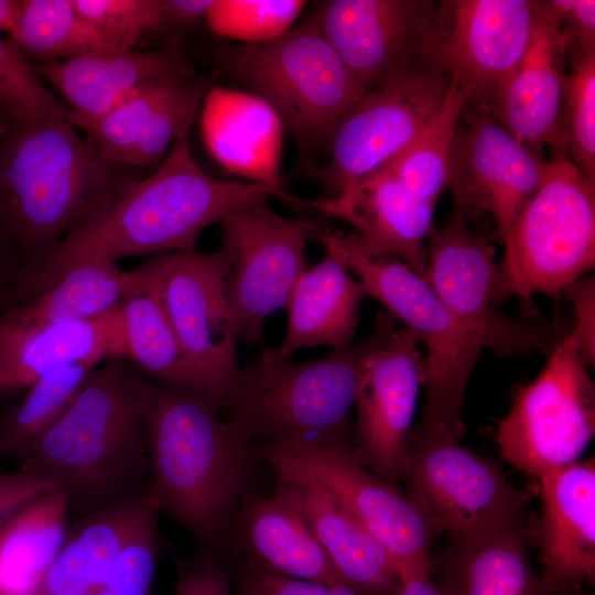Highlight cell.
I'll list each match as a JSON object with an SVG mask.
<instances>
[{
	"mask_svg": "<svg viewBox=\"0 0 595 595\" xmlns=\"http://www.w3.org/2000/svg\"><path fill=\"white\" fill-rule=\"evenodd\" d=\"M499 263L504 300L558 295L595 264V183L552 152L547 175L511 223Z\"/></svg>",
	"mask_w": 595,
	"mask_h": 595,
	"instance_id": "8",
	"label": "cell"
},
{
	"mask_svg": "<svg viewBox=\"0 0 595 595\" xmlns=\"http://www.w3.org/2000/svg\"><path fill=\"white\" fill-rule=\"evenodd\" d=\"M256 457L280 476L313 480L342 505L388 552L400 578L432 571L439 531L415 505L357 457L350 443H264Z\"/></svg>",
	"mask_w": 595,
	"mask_h": 595,
	"instance_id": "9",
	"label": "cell"
},
{
	"mask_svg": "<svg viewBox=\"0 0 595 595\" xmlns=\"http://www.w3.org/2000/svg\"><path fill=\"white\" fill-rule=\"evenodd\" d=\"M71 497L36 499L0 530V595H35L71 530Z\"/></svg>",
	"mask_w": 595,
	"mask_h": 595,
	"instance_id": "33",
	"label": "cell"
},
{
	"mask_svg": "<svg viewBox=\"0 0 595 595\" xmlns=\"http://www.w3.org/2000/svg\"><path fill=\"white\" fill-rule=\"evenodd\" d=\"M282 187L215 178L194 160L190 131L173 143L154 171L84 221L41 258L23 267L14 293L32 294L65 268L87 258H121L195 250L199 235L236 208Z\"/></svg>",
	"mask_w": 595,
	"mask_h": 595,
	"instance_id": "1",
	"label": "cell"
},
{
	"mask_svg": "<svg viewBox=\"0 0 595 595\" xmlns=\"http://www.w3.org/2000/svg\"><path fill=\"white\" fill-rule=\"evenodd\" d=\"M470 93L450 83L439 113L389 166L420 198L436 204L448 186L452 147L459 117Z\"/></svg>",
	"mask_w": 595,
	"mask_h": 595,
	"instance_id": "36",
	"label": "cell"
},
{
	"mask_svg": "<svg viewBox=\"0 0 595 595\" xmlns=\"http://www.w3.org/2000/svg\"><path fill=\"white\" fill-rule=\"evenodd\" d=\"M325 256L299 279L286 305L288 328L281 344L264 355L285 359L295 351L327 345L344 349L351 345L361 302L368 291L344 258L325 245Z\"/></svg>",
	"mask_w": 595,
	"mask_h": 595,
	"instance_id": "29",
	"label": "cell"
},
{
	"mask_svg": "<svg viewBox=\"0 0 595 595\" xmlns=\"http://www.w3.org/2000/svg\"><path fill=\"white\" fill-rule=\"evenodd\" d=\"M253 457L206 394L152 380L148 488L205 551L217 552L231 532Z\"/></svg>",
	"mask_w": 595,
	"mask_h": 595,
	"instance_id": "3",
	"label": "cell"
},
{
	"mask_svg": "<svg viewBox=\"0 0 595 595\" xmlns=\"http://www.w3.org/2000/svg\"><path fill=\"white\" fill-rule=\"evenodd\" d=\"M120 312L126 360L154 380L207 396L203 378L184 354L158 291L141 266L129 271Z\"/></svg>",
	"mask_w": 595,
	"mask_h": 595,
	"instance_id": "32",
	"label": "cell"
},
{
	"mask_svg": "<svg viewBox=\"0 0 595 595\" xmlns=\"http://www.w3.org/2000/svg\"><path fill=\"white\" fill-rule=\"evenodd\" d=\"M574 306L576 324L569 335L588 367L595 361V281L593 277H582L566 290Z\"/></svg>",
	"mask_w": 595,
	"mask_h": 595,
	"instance_id": "45",
	"label": "cell"
},
{
	"mask_svg": "<svg viewBox=\"0 0 595 595\" xmlns=\"http://www.w3.org/2000/svg\"><path fill=\"white\" fill-rule=\"evenodd\" d=\"M536 480L542 501V585L548 595H573L595 580V459Z\"/></svg>",
	"mask_w": 595,
	"mask_h": 595,
	"instance_id": "23",
	"label": "cell"
},
{
	"mask_svg": "<svg viewBox=\"0 0 595 595\" xmlns=\"http://www.w3.org/2000/svg\"><path fill=\"white\" fill-rule=\"evenodd\" d=\"M280 477L292 486L344 583L368 595H397L401 585L399 572L385 548L320 485L303 477Z\"/></svg>",
	"mask_w": 595,
	"mask_h": 595,
	"instance_id": "30",
	"label": "cell"
},
{
	"mask_svg": "<svg viewBox=\"0 0 595 595\" xmlns=\"http://www.w3.org/2000/svg\"><path fill=\"white\" fill-rule=\"evenodd\" d=\"M22 0H0V34L9 33L20 13Z\"/></svg>",
	"mask_w": 595,
	"mask_h": 595,
	"instance_id": "51",
	"label": "cell"
},
{
	"mask_svg": "<svg viewBox=\"0 0 595 595\" xmlns=\"http://www.w3.org/2000/svg\"><path fill=\"white\" fill-rule=\"evenodd\" d=\"M401 479L407 497L455 545L521 524L527 504L500 468L446 437L409 440Z\"/></svg>",
	"mask_w": 595,
	"mask_h": 595,
	"instance_id": "11",
	"label": "cell"
},
{
	"mask_svg": "<svg viewBox=\"0 0 595 595\" xmlns=\"http://www.w3.org/2000/svg\"><path fill=\"white\" fill-rule=\"evenodd\" d=\"M67 117H6L0 125V220L24 266L140 181L105 158Z\"/></svg>",
	"mask_w": 595,
	"mask_h": 595,
	"instance_id": "2",
	"label": "cell"
},
{
	"mask_svg": "<svg viewBox=\"0 0 595 595\" xmlns=\"http://www.w3.org/2000/svg\"><path fill=\"white\" fill-rule=\"evenodd\" d=\"M285 199L349 223L360 249L370 257L392 256L419 275L426 270L424 242L433 230L435 204L414 195L389 164L332 198Z\"/></svg>",
	"mask_w": 595,
	"mask_h": 595,
	"instance_id": "21",
	"label": "cell"
},
{
	"mask_svg": "<svg viewBox=\"0 0 595 595\" xmlns=\"http://www.w3.org/2000/svg\"><path fill=\"white\" fill-rule=\"evenodd\" d=\"M68 106V120L94 119L142 83L195 71L177 44L129 50L34 65Z\"/></svg>",
	"mask_w": 595,
	"mask_h": 595,
	"instance_id": "27",
	"label": "cell"
},
{
	"mask_svg": "<svg viewBox=\"0 0 595 595\" xmlns=\"http://www.w3.org/2000/svg\"><path fill=\"white\" fill-rule=\"evenodd\" d=\"M158 540V519H154L127 543L94 595H152Z\"/></svg>",
	"mask_w": 595,
	"mask_h": 595,
	"instance_id": "42",
	"label": "cell"
},
{
	"mask_svg": "<svg viewBox=\"0 0 595 595\" xmlns=\"http://www.w3.org/2000/svg\"><path fill=\"white\" fill-rule=\"evenodd\" d=\"M152 380L125 359L88 377L65 414L22 446L19 469L52 482L74 501L97 508L133 491L149 470L148 410Z\"/></svg>",
	"mask_w": 595,
	"mask_h": 595,
	"instance_id": "4",
	"label": "cell"
},
{
	"mask_svg": "<svg viewBox=\"0 0 595 595\" xmlns=\"http://www.w3.org/2000/svg\"><path fill=\"white\" fill-rule=\"evenodd\" d=\"M9 40L35 65L121 52L75 8L73 0H22Z\"/></svg>",
	"mask_w": 595,
	"mask_h": 595,
	"instance_id": "35",
	"label": "cell"
},
{
	"mask_svg": "<svg viewBox=\"0 0 595 595\" xmlns=\"http://www.w3.org/2000/svg\"><path fill=\"white\" fill-rule=\"evenodd\" d=\"M569 65L559 23L540 1L530 45L487 108L522 144L540 155L543 147L563 152L562 110Z\"/></svg>",
	"mask_w": 595,
	"mask_h": 595,
	"instance_id": "22",
	"label": "cell"
},
{
	"mask_svg": "<svg viewBox=\"0 0 595 595\" xmlns=\"http://www.w3.org/2000/svg\"><path fill=\"white\" fill-rule=\"evenodd\" d=\"M209 90L195 74L147 80L106 113L68 122L86 131L89 142L108 160L139 170L155 169L174 141L191 131Z\"/></svg>",
	"mask_w": 595,
	"mask_h": 595,
	"instance_id": "20",
	"label": "cell"
},
{
	"mask_svg": "<svg viewBox=\"0 0 595 595\" xmlns=\"http://www.w3.org/2000/svg\"><path fill=\"white\" fill-rule=\"evenodd\" d=\"M162 29H165L187 28L205 20L214 0H162Z\"/></svg>",
	"mask_w": 595,
	"mask_h": 595,
	"instance_id": "49",
	"label": "cell"
},
{
	"mask_svg": "<svg viewBox=\"0 0 595 595\" xmlns=\"http://www.w3.org/2000/svg\"><path fill=\"white\" fill-rule=\"evenodd\" d=\"M6 117L7 115L0 110V125L2 123Z\"/></svg>",
	"mask_w": 595,
	"mask_h": 595,
	"instance_id": "52",
	"label": "cell"
},
{
	"mask_svg": "<svg viewBox=\"0 0 595 595\" xmlns=\"http://www.w3.org/2000/svg\"><path fill=\"white\" fill-rule=\"evenodd\" d=\"M415 334L387 312L359 342L355 399L359 461L387 484L401 479L425 356Z\"/></svg>",
	"mask_w": 595,
	"mask_h": 595,
	"instance_id": "12",
	"label": "cell"
},
{
	"mask_svg": "<svg viewBox=\"0 0 595 595\" xmlns=\"http://www.w3.org/2000/svg\"><path fill=\"white\" fill-rule=\"evenodd\" d=\"M128 282L129 271L117 261L83 259L39 291L9 301L0 315L39 325L104 316L120 307Z\"/></svg>",
	"mask_w": 595,
	"mask_h": 595,
	"instance_id": "31",
	"label": "cell"
},
{
	"mask_svg": "<svg viewBox=\"0 0 595 595\" xmlns=\"http://www.w3.org/2000/svg\"><path fill=\"white\" fill-rule=\"evenodd\" d=\"M24 261L0 220V312L6 306Z\"/></svg>",
	"mask_w": 595,
	"mask_h": 595,
	"instance_id": "48",
	"label": "cell"
},
{
	"mask_svg": "<svg viewBox=\"0 0 595 595\" xmlns=\"http://www.w3.org/2000/svg\"><path fill=\"white\" fill-rule=\"evenodd\" d=\"M358 356L359 342L303 363L262 353L240 367L219 411L248 444H354Z\"/></svg>",
	"mask_w": 595,
	"mask_h": 595,
	"instance_id": "5",
	"label": "cell"
},
{
	"mask_svg": "<svg viewBox=\"0 0 595 595\" xmlns=\"http://www.w3.org/2000/svg\"><path fill=\"white\" fill-rule=\"evenodd\" d=\"M201 109L203 140L221 166L249 182L281 187L284 123L268 101L250 91L214 87Z\"/></svg>",
	"mask_w": 595,
	"mask_h": 595,
	"instance_id": "26",
	"label": "cell"
},
{
	"mask_svg": "<svg viewBox=\"0 0 595 595\" xmlns=\"http://www.w3.org/2000/svg\"><path fill=\"white\" fill-rule=\"evenodd\" d=\"M269 497L249 498L241 504L235 530L242 559L275 574L332 586H347L317 540L295 491L278 476Z\"/></svg>",
	"mask_w": 595,
	"mask_h": 595,
	"instance_id": "24",
	"label": "cell"
},
{
	"mask_svg": "<svg viewBox=\"0 0 595 595\" xmlns=\"http://www.w3.org/2000/svg\"><path fill=\"white\" fill-rule=\"evenodd\" d=\"M562 110L564 153L595 183V46L567 50Z\"/></svg>",
	"mask_w": 595,
	"mask_h": 595,
	"instance_id": "38",
	"label": "cell"
},
{
	"mask_svg": "<svg viewBox=\"0 0 595 595\" xmlns=\"http://www.w3.org/2000/svg\"><path fill=\"white\" fill-rule=\"evenodd\" d=\"M437 1L332 0L311 21L367 91L432 67Z\"/></svg>",
	"mask_w": 595,
	"mask_h": 595,
	"instance_id": "19",
	"label": "cell"
},
{
	"mask_svg": "<svg viewBox=\"0 0 595 595\" xmlns=\"http://www.w3.org/2000/svg\"><path fill=\"white\" fill-rule=\"evenodd\" d=\"M237 337L258 343L267 318L285 309L306 270L304 251L320 219H289L266 201L242 205L221 221Z\"/></svg>",
	"mask_w": 595,
	"mask_h": 595,
	"instance_id": "15",
	"label": "cell"
},
{
	"mask_svg": "<svg viewBox=\"0 0 595 595\" xmlns=\"http://www.w3.org/2000/svg\"><path fill=\"white\" fill-rule=\"evenodd\" d=\"M141 267L208 398L220 410L240 370L225 249L158 253Z\"/></svg>",
	"mask_w": 595,
	"mask_h": 595,
	"instance_id": "14",
	"label": "cell"
},
{
	"mask_svg": "<svg viewBox=\"0 0 595 595\" xmlns=\"http://www.w3.org/2000/svg\"><path fill=\"white\" fill-rule=\"evenodd\" d=\"M470 221L455 209L441 228H433L423 278L483 347L501 356L529 351L549 356L559 343L550 329L499 311L504 298L495 249Z\"/></svg>",
	"mask_w": 595,
	"mask_h": 595,
	"instance_id": "13",
	"label": "cell"
},
{
	"mask_svg": "<svg viewBox=\"0 0 595 595\" xmlns=\"http://www.w3.org/2000/svg\"><path fill=\"white\" fill-rule=\"evenodd\" d=\"M231 570L218 552L178 564L174 595H230Z\"/></svg>",
	"mask_w": 595,
	"mask_h": 595,
	"instance_id": "44",
	"label": "cell"
},
{
	"mask_svg": "<svg viewBox=\"0 0 595 595\" xmlns=\"http://www.w3.org/2000/svg\"><path fill=\"white\" fill-rule=\"evenodd\" d=\"M238 563L237 575L240 595H368L348 586H332L267 572L244 560Z\"/></svg>",
	"mask_w": 595,
	"mask_h": 595,
	"instance_id": "43",
	"label": "cell"
},
{
	"mask_svg": "<svg viewBox=\"0 0 595 595\" xmlns=\"http://www.w3.org/2000/svg\"><path fill=\"white\" fill-rule=\"evenodd\" d=\"M545 3L559 23L566 50L595 46L594 0H550Z\"/></svg>",
	"mask_w": 595,
	"mask_h": 595,
	"instance_id": "46",
	"label": "cell"
},
{
	"mask_svg": "<svg viewBox=\"0 0 595 595\" xmlns=\"http://www.w3.org/2000/svg\"><path fill=\"white\" fill-rule=\"evenodd\" d=\"M100 365L79 361L56 367L28 389L0 428V455L17 453L53 426L68 410L89 375Z\"/></svg>",
	"mask_w": 595,
	"mask_h": 595,
	"instance_id": "37",
	"label": "cell"
},
{
	"mask_svg": "<svg viewBox=\"0 0 595 595\" xmlns=\"http://www.w3.org/2000/svg\"><path fill=\"white\" fill-rule=\"evenodd\" d=\"M440 586L450 595H548L529 560L522 524L455 545Z\"/></svg>",
	"mask_w": 595,
	"mask_h": 595,
	"instance_id": "34",
	"label": "cell"
},
{
	"mask_svg": "<svg viewBox=\"0 0 595 595\" xmlns=\"http://www.w3.org/2000/svg\"><path fill=\"white\" fill-rule=\"evenodd\" d=\"M304 6L300 0H214L205 22L220 37L260 44L291 29Z\"/></svg>",
	"mask_w": 595,
	"mask_h": 595,
	"instance_id": "39",
	"label": "cell"
},
{
	"mask_svg": "<svg viewBox=\"0 0 595 595\" xmlns=\"http://www.w3.org/2000/svg\"><path fill=\"white\" fill-rule=\"evenodd\" d=\"M160 513L149 488L95 509L69 532L35 595H94L127 543Z\"/></svg>",
	"mask_w": 595,
	"mask_h": 595,
	"instance_id": "28",
	"label": "cell"
},
{
	"mask_svg": "<svg viewBox=\"0 0 595 595\" xmlns=\"http://www.w3.org/2000/svg\"><path fill=\"white\" fill-rule=\"evenodd\" d=\"M540 1H437L431 65L488 108L532 40Z\"/></svg>",
	"mask_w": 595,
	"mask_h": 595,
	"instance_id": "17",
	"label": "cell"
},
{
	"mask_svg": "<svg viewBox=\"0 0 595 595\" xmlns=\"http://www.w3.org/2000/svg\"><path fill=\"white\" fill-rule=\"evenodd\" d=\"M56 489L52 482L30 472L0 473V530L26 506Z\"/></svg>",
	"mask_w": 595,
	"mask_h": 595,
	"instance_id": "47",
	"label": "cell"
},
{
	"mask_svg": "<svg viewBox=\"0 0 595 595\" xmlns=\"http://www.w3.org/2000/svg\"><path fill=\"white\" fill-rule=\"evenodd\" d=\"M401 585L397 595H450L441 586L430 581V574H409L400 578Z\"/></svg>",
	"mask_w": 595,
	"mask_h": 595,
	"instance_id": "50",
	"label": "cell"
},
{
	"mask_svg": "<svg viewBox=\"0 0 595 595\" xmlns=\"http://www.w3.org/2000/svg\"><path fill=\"white\" fill-rule=\"evenodd\" d=\"M549 161L536 154L484 106L468 102L454 136L448 186L469 220L489 215L502 242L523 204L543 182Z\"/></svg>",
	"mask_w": 595,
	"mask_h": 595,
	"instance_id": "18",
	"label": "cell"
},
{
	"mask_svg": "<svg viewBox=\"0 0 595 595\" xmlns=\"http://www.w3.org/2000/svg\"><path fill=\"white\" fill-rule=\"evenodd\" d=\"M110 359L126 360L120 307L104 316L50 325L0 315V396L29 388L63 365Z\"/></svg>",
	"mask_w": 595,
	"mask_h": 595,
	"instance_id": "25",
	"label": "cell"
},
{
	"mask_svg": "<svg viewBox=\"0 0 595 595\" xmlns=\"http://www.w3.org/2000/svg\"><path fill=\"white\" fill-rule=\"evenodd\" d=\"M369 298L379 301L399 323L412 331L426 349V399L409 440L465 435L462 410L467 383L483 348L480 342L446 309L425 279L392 256L370 257L354 234L323 235Z\"/></svg>",
	"mask_w": 595,
	"mask_h": 595,
	"instance_id": "6",
	"label": "cell"
},
{
	"mask_svg": "<svg viewBox=\"0 0 595 595\" xmlns=\"http://www.w3.org/2000/svg\"><path fill=\"white\" fill-rule=\"evenodd\" d=\"M448 84L440 69L430 67L367 90L331 136L327 164L310 170L325 198L339 195L407 149L439 113Z\"/></svg>",
	"mask_w": 595,
	"mask_h": 595,
	"instance_id": "16",
	"label": "cell"
},
{
	"mask_svg": "<svg viewBox=\"0 0 595 595\" xmlns=\"http://www.w3.org/2000/svg\"><path fill=\"white\" fill-rule=\"evenodd\" d=\"M73 3L118 51L133 50L145 33L162 29V0H73Z\"/></svg>",
	"mask_w": 595,
	"mask_h": 595,
	"instance_id": "41",
	"label": "cell"
},
{
	"mask_svg": "<svg viewBox=\"0 0 595 595\" xmlns=\"http://www.w3.org/2000/svg\"><path fill=\"white\" fill-rule=\"evenodd\" d=\"M0 110L14 118L68 116V109L46 87L34 65L9 39L1 36Z\"/></svg>",
	"mask_w": 595,
	"mask_h": 595,
	"instance_id": "40",
	"label": "cell"
},
{
	"mask_svg": "<svg viewBox=\"0 0 595 595\" xmlns=\"http://www.w3.org/2000/svg\"><path fill=\"white\" fill-rule=\"evenodd\" d=\"M219 60L305 149L326 145L366 93L311 20L264 43L228 45Z\"/></svg>",
	"mask_w": 595,
	"mask_h": 595,
	"instance_id": "7",
	"label": "cell"
},
{
	"mask_svg": "<svg viewBox=\"0 0 595 595\" xmlns=\"http://www.w3.org/2000/svg\"><path fill=\"white\" fill-rule=\"evenodd\" d=\"M548 358L496 432L504 459L536 479L580 461L595 433V388L573 338L564 336Z\"/></svg>",
	"mask_w": 595,
	"mask_h": 595,
	"instance_id": "10",
	"label": "cell"
}]
</instances>
